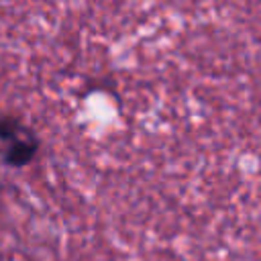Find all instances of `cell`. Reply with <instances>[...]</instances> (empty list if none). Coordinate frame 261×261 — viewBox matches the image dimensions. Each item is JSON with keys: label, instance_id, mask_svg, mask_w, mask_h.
Here are the masks:
<instances>
[{"label": "cell", "instance_id": "obj_1", "mask_svg": "<svg viewBox=\"0 0 261 261\" xmlns=\"http://www.w3.org/2000/svg\"><path fill=\"white\" fill-rule=\"evenodd\" d=\"M35 153H37V139L33 135L16 137V139L8 141V147L4 151V161L8 165L22 167L35 157Z\"/></svg>", "mask_w": 261, "mask_h": 261}, {"label": "cell", "instance_id": "obj_2", "mask_svg": "<svg viewBox=\"0 0 261 261\" xmlns=\"http://www.w3.org/2000/svg\"><path fill=\"white\" fill-rule=\"evenodd\" d=\"M20 133H24V128L20 126V120L16 116H10V114L0 116V141L8 143V141L20 137Z\"/></svg>", "mask_w": 261, "mask_h": 261}]
</instances>
